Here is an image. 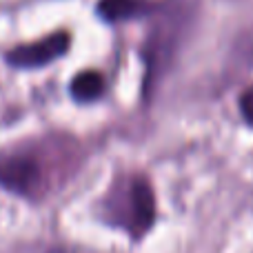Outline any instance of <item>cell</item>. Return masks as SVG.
I'll use <instances>...</instances> for the list:
<instances>
[{
  "mask_svg": "<svg viewBox=\"0 0 253 253\" xmlns=\"http://www.w3.org/2000/svg\"><path fill=\"white\" fill-rule=\"evenodd\" d=\"M105 218L111 224L120 227L131 238H142L151 229L156 218V198L149 182L140 175H129L111 187L105 198Z\"/></svg>",
  "mask_w": 253,
  "mask_h": 253,
  "instance_id": "obj_1",
  "label": "cell"
},
{
  "mask_svg": "<svg viewBox=\"0 0 253 253\" xmlns=\"http://www.w3.org/2000/svg\"><path fill=\"white\" fill-rule=\"evenodd\" d=\"M42 184V171L36 158L13 153L0 160V187L18 196H34Z\"/></svg>",
  "mask_w": 253,
  "mask_h": 253,
  "instance_id": "obj_2",
  "label": "cell"
},
{
  "mask_svg": "<svg viewBox=\"0 0 253 253\" xmlns=\"http://www.w3.org/2000/svg\"><path fill=\"white\" fill-rule=\"evenodd\" d=\"M69 36L65 31H58L53 36L38 40V42L31 44H22L9 51L7 60L9 65L18 67V69H36V67H44L49 62L58 60L60 56H65L67 49H69Z\"/></svg>",
  "mask_w": 253,
  "mask_h": 253,
  "instance_id": "obj_3",
  "label": "cell"
},
{
  "mask_svg": "<svg viewBox=\"0 0 253 253\" xmlns=\"http://www.w3.org/2000/svg\"><path fill=\"white\" fill-rule=\"evenodd\" d=\"M147 9L149 4L144 0H100L98 2V16L107 22H125L142 16Z\"/></svg>",
  "mask_w": 253,
  "mask_h": 253,
  "instance_id": "obj_4",
  "label": "cell"
},
{
  "mask_svg": "<svg viewBox=\"0 0 253 253\" xmlns=\"http://www.w3.org/2000/svg\"><path fill=\"white\" fill-rule=\"evenodd\" d=\"M102 91H105V83H102V76L96 71H83L71 83V98L83 105L98 100Z\"/></svg>",
  "mask_w": 253,
  "mask_h": 253,
  "instance_id": "obj_5",
  "label": "cell"
},
{
  "mask_svg": "<svg viewBox=\"0 0 253 253\" xmlns=\"http://www.w3.org/2000/svg\"><path fill=\"white\" fill-rule=\"evenodd\" d=\"M242 109H245L247 118L253 120V91H249L245 98H242Z\"/></svg>",
  "mask_w": 253,
  "mask_h": 253,
  "instance_id": "obj_6",
  "label": "cell"
},
{
  "mask_svg": "<svg viewBox=\"0 0 253 253\" xmlns=\"http://www.w3.org/2000/svg\"><path fill=\"white\" fill-rule=\"evenodd\" d=\"M47 253H80V251H76V249H67V247H56V249H51V251H47Z\"/></svg>",
  "mask_w": 253,
  "mask_h": 253,
  "instance_id": "obj_7",
  "label": "cell"
}]
</instances>
